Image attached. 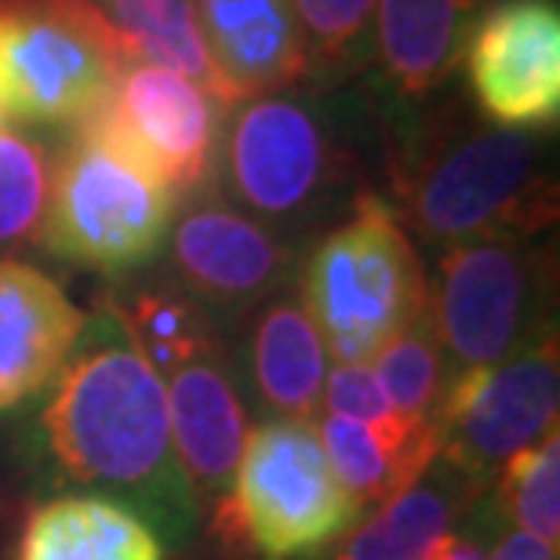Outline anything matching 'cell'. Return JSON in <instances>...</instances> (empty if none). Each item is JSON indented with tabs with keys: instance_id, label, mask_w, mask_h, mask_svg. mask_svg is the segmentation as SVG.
Wrapping results in <instances>:
<instances>
[{
	"instance_id": "cell-13",
	"label": "cell",
	"mask_w": 560,
	"mask_h": 560,
	"mask_svg": "<svg viewBox=\"0 0 560 560\" xmlns=\"http://www.w3.org/2000/svg\"><path fill=\"white\" fill-rule=\"evenodd\" d=\"M167 378V425L178 477L194 506H215L230 491L248 441V411L226 368V346L175 368Z\"/></svg>"
},
{
	"instance_id": "cell-22",
	"label": "cell",
	"mask_w": 560,
	"mask_h": 560,
	"mask_svg": "<svg viewBox=\"0 0 560 560\" xmlns=\"http://www.w3.org/2000/svg\"><path fill=\"white\" fill-rule=\"evenodd\" d=\"M372 372L378 378V386H383L394 416H400L411 425L436 419V408H441L447 389V361L441 339L433 331L430 310L375 357Z\"/></svg>"
},
{
	"instance_id": "cell-21",
	"label": "cell",
	"mask_w": 560,
	"mask_h": 560,
	"mask_svg": "<svg viewBox=\"0 0 560 560\" xmlns=\"http://www.w3.org/2000/svg\"><path fill=\"white\" fill-rule=\"evenodd\" d=\"M106 313L161 378L197 357L222 350L211 310L178 284L131 288L128 295L109 299Z\"/></svg>"
},
{
	"instance_id": "cell-4",
	"label": "cell",
	"mask_w": 560,
	"mask_h": 560,
	"mask_svg": "<svg viewBox=\"0 0 560 560\" xmlns=\"http://www.w3.org/2000/svg\"><path fill=\"white\" fill-rule=\"evenodd\" d=\"M131 66L95 0H0V109L30 125H84Z\"/></svg>"
},
{
	"instance_id": "cell-29",
	"label": "cell",
	"mask_w": 560,
	"mask_h": 560,
	"mask_svg": "<svg viewBox=\"0 0 560 560\" xmlns=\"http://www.w3.org/2000/svg\"><path fill=\"white\" fill-rule=\"evenodd\" d=\"M485 546L477 539H469V535H458V532H444L441 539H436L430 560H485Z\"/></svg>"
},
{
	"instance_id": "cell-1",
	"label": "cell",
	"mask_w": 560,
	"mask_h": 560,
	"mask_svg": "<svg viewBox=\"0 0 560 560\" xmlns=\"http://www.w3.org/2000/svg\"><path fill=\"white\" fill-rule=\"evenodd\" d=\"M84 339L40 411L44 447L66 480L125 495L178 528L197 506L172 455L164 378L109 313Z\"/></svg>"
},
{
	"instance_id": "cell-11",
	"label": "cell",
	"mask_w": 560,
	"mask_h": 560,
	"mask_svg": "<svg viewBox=\"0 0 560 560\" xmlns=\"http://www.w3.org/2000/svg\"><path fill=\"white\" fill-rule=\"evenodd\" d=\"M466 73L488 125L553 128L560 117V8L553 0H499L469 26Z\"/></svg>"
},
{
	"instance_id": "cell-19",
	"label": "cell",
	"mask_w": 560,
	"mask_h": 560,
	"mask_svg": "<svg viewBox=\"0 0 560 560\" xmlns=\"http://www.w3.org/2000/svg\"><path fill=\"white\" fill-rule=\"evenodd\" d=\"M15 560H164V542L125 502L62 495L26 517Z\"/></svg>"
},
{
	"instance_id": "cell-7",
	"label": "cell",
	"mask_w": 560,
	"mask_h": 560,
	"mask_svg": "<svg viewBox=\"0 0 560 560\" xmlns=\"http://www.w3.org/2000/svg\"><path fill=\"white\" fill-rule=\"evenodd\" d=\"M222 178L270 230L306 226L342 197L350 150L320 103L284 92L255 95L230 120Z\"/></svg>"
},
{
	"instance_id": "cell-14",
	"label": "cell",
	"mask_w": 560,
	"mask_h": 560,
	"mask_svg": "<svg viewBox=\"0 0 560 560\" xmlns=\"http://www.w3.org/2000/svg\"><path fill=\"white\" fill-rule=\"evenodd\" d=\"M88 317L30 262L0 259V411L37 397L70 361Z\"/></svg>"
},
{
	"instance_id": "cell-25",
	"label": "cell",
	"mask_w": 560,
	"mask_h": 560,
	"mask_svg": "<svg viewBox=\"0 0 560 560\" xmlns=\"http://www.w3.org/2000/svg\"><path fill=\"white\" fill-rule=\"evenodd\" d=\"M48 150L22 131L0 128V244L37 241L48 208Z\"/></svg>"
},
{
	"instance_id": "cell-12",
	"label": "cell",
	"mask_w": 560,
	"mask_h": 560,
	"mask_svg": "<svg viewBox=\"0 0 560 560\" xmlns=\"http://www.w3.org/2000/svg\"><path fill=\"white\" fill-rule=\"evenodd\" d=\"M291 248L266 222L222 205L194 200L172 226L175 284L205 310L248 313L291 277Z\"/></svg>"
},
{
	"instance_id": "cell-10",
	"label": "cell",
	"mask_w": 560,
	"mask_h": 560,
	"mask_svg": "<svg viewBox=\"0 0 560 560\" xmlns=\"http://www.w3.org/2000/svg\"><path fill=\"white\" fill-rule=\"evenodd\" d=\"M222 106L205 88L161 66L131 62L88 128L175 197L197 194L215 172Z\"/></svg>"
},
{
	"instance_id": "cell-17",
	"label": "cell",
	"mask_w": 560,
	"mask_h": 560,
	"mask_svg": "<svg viewBox=\"0 0 560 560\" xmlns=\"http://www.w3.org/2000/svg\"><path fill=\"white\" fill-rule=\"evenodd\" d=\"M328 350L299 295L284 288L259 306L248 339V378L259 405L277 419L310 422L320 411Z\"/></svg>"
},
{
	"instance_id": "cell-3",
	"label": "cell",
	"mask_w": 560,
	"mask_h": 560,
	"mask_svg": "<svg viewBox=\"0 0 560 560\" xmlns=\"http://www.w3.org/2000/svg\"><path fill=\"white\" fill-rule=\"evenodd\" d=\"M299 302L335 364H372L430 310V277L389 200L357 194L302 262Z\"/></svg>"
},
{
	"instance_id": "cell-26",
	"label": "cell",
	"mask_w": 560,
	"mask_h": 560,
	"mask_svg": "<svg viewBox=\"0 0 560 560\" xmlns=\"http://www.w3.org/2000/svg\"><path fill=\"white\" fill-rule=\"evenodd\" d=\"M375 4L378 0H291L302 51H306V77H339L361 59Z\"/></svg>"
},
{
	"instance_id": "cell-8",
	"label": "cell",
	"mask_w": 560,
	"mask_h": 560,
	"mask_svg": "<svg viewBox=\"0 0 560 560\" xmlns=\"http://www.w3.org/2000/svg\"><path fill=\"white\" fill-rule=\"evenodd\" d=\"M550 280V255L532 237H480L444 248L430 284V320L458 372L495 368L539 342Z\"/></svg>"
},
{
	"instance_id": "cell-5",
	"label": "cell",
	"mask_w": 560,
	"mask_h": 560,
	"mask_svg": "<svg viewBox=\"0 0 560 560\" xmlns=\"http://www.w3.org/2000/svg\"><path fill=\"white\" fill-rule=\"evenodd\" d=\"M175 194L128 164L88 128L51 161L40 244L55 259L98 273L139 270L164 248L175 222Z\"/></svg>"
},
{
	"instance_id": "cell-15",
	"label": "cell",
	"mask_w": 560,
	"mask_h": 560,
	"mask_svg": "<svg viewBox=\"0 0 560 560\" xmlns=\"http://www.w3.org/2000/svg\"><path fill=\"white\" fill-rule=\"evenodd\" d=\"M194 8L233 106L306 77L291 0H197Z\"/></svg>"
},
{
	"instance_id": "cell-18",
	"label": "cell",
	"mask_w": 560,
	"mask_h": 560,
	"mask_svg": "<svg viewBox=\"0 0 560 560\" xmlns=\"http://www.w3.org/2000/svg\"><path fill=\"white\" fill-rule=\"evenodd\" d=\"M477 0H378L375 55L397 98H430L463 59Z\"/></svg>"
},
{
	"instance_id": "cell-16",
	"label": "cell",
	"mask_w": 560,
	"mask_h": 560,
	"mask_svg": "<svg viewBox=\"0 0 560 560\" xmlns=\"http://www.w3.org/2000/svg\"><path fill=\"white\" fill-rule=\"evenodd\" d=\"M317 441L328 455L331 474L339 477L346 495L361 513L368 506H386L389 499L416 488L433 458L441 455L444 433L436 419L411 425L400 416L386 422L324 416Z\"/></svg>"
},
{
	"instance_id": "cell-20",
	"label": "cell",
	"mask_w": 560,
	"mask_h": 560,
	"mask_svg": "<svg viewBox=\"0 0 560 560\" xmlns=\"http://www.w3.org/2000/svg\"><path fill=\"white\" fill-rule=\"evenodd\" d=\"M95 4L103 8L131 62L172 70L200 84L226 109L233 106L215 62H211L194 0H95Z\"/></svg>"
},
{
	"instance_id": "cell-9",
	"label": "cell",
	"mask_w": 560,
	"mask_h": 560,
	"mask_svg": "<svg viewBox=\"0 0 560 560\" xmlns=\"http://www.w3.org/2000/svg\"><path fill=\"white\" fill-rule=\"evenodd\" d=\"M560 353L557 331L495 368H466L444 389L436 408L447 466L469 488H485L524 447L557 433Z\"/></svg>"
},
{
	"instance_id": "cell-27",
	"label": "cell",
	"mask_w": 560,
	"mask_h": 560,
	"mask_svg": "<svg viewBox=\"0 0 560 560\" xmlns=\"http://www.w3.org/2000/svg\"><path fill=\"white\" fill-rule=\"evenodd\" d=\"M320 405L328 408V416L357 419V422H386L397 419L394 408L378 386L372 364H335L324 375V394Z\"/></svg>"
},
{
	"instance_id": "cell-2",
	"label": "cell",
	"mask_w": 560,
	"mask_h": 560,
	"mask_svg": "<svg viewBox=\"0 0 560 560\" xmlns=\"http://www.w3.org/2000/svg\"><path fill=\"white\" fill-rule=\"evenodd\" d=\"M397 219L425 244L539 237L557 219V183L535 131L436 114L394 153Z\"/></svg>"
},
{
	"instance_id": "cell-28",
	"label": "cell",
	"mask_w": 560,
	"mask_h": 560,
	"mask_svg": "<svg viewBox=\"0 0 560 560\" xmlns=\"http://www.w3.org/2000/svg\"><path fill=\"white\" fill-rule=\"evenodd\" d=\"M485 560H557V546L535 539L528 532H513L495 546V553Z\"/></svg>"
},
{
	"instance_id": "cell-6",
	"label": "cell",
	"mask_w": 560,
	"mask_h": 560,
	"mask_svg": "<svg viewBox=\"0 0 560 560\" xmlns=\"http://www.w3.org/2000/svg\"><path fill=\"white\" fill-rule=\"evenodd\" d=\"M215 517L230 542L262 560H299L339 539L357 506L331 474L313 425L273 419L248 433Z\"/></svg>"
},
{
	"instance_id": "cell-23",
	"label": "cell",
	"mask_w": 560,
	"mask_h": 560,
	"mask_svg": "<svg viewBox=\"0 0 560 560\" xmlns=\"http://www.w3.org/2000/svg\"><path fill=\"white\" fill-rule=\"evenodd\" d=\"M452 524V499L441 488L416 485L389 499L346 542L339 560H430L436 539Z\"/></svg>"
},
{
	"instance_id": "cell-30",
	"label": "cell",
	"mask_w": 560,
	"mask_h": 560,
	"mask_svg": "<svg viewBox=\"0 0 560 560\" xmlns=\"http://www.w3.org/2000/svg\"><path fill=\"white\" fill-rule=\"evenodd\" d=\"M0 117H4V109H0Z\"/></svg>"
},
{
	"instance_id": "cell-24",
	"label": "cell",
	"mask_w": 560,
	"mask_h": 560,
	"mask_svg": "<svg viewBox=\"0 0 560 560\" xmlns=\"http://www.w3.org/2000/svg\"><path fill=\"white\" fill-rule=\"evenodd\" d=\"M499 506L521 532L557 546L560 539V436L550 433L499 469Z\"/></svg>"
}]
</instances>
